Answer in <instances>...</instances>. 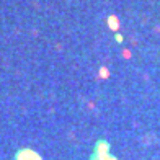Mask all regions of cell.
<instances>
[{"label": "cell", "mask_w": 160, "mask_h": 160, "mask_svg": "<svg viewBox=\"0 0 160 160\" xmlns=\"http://www.w3.org/2000/svg\"><path fill=\"white\" fill-rule=\"evenodd\" d=\"M17 160H41V157L29 149H23L17 154Z\"/></svg>", "instance_id": "cell-1"}]
</instances>
